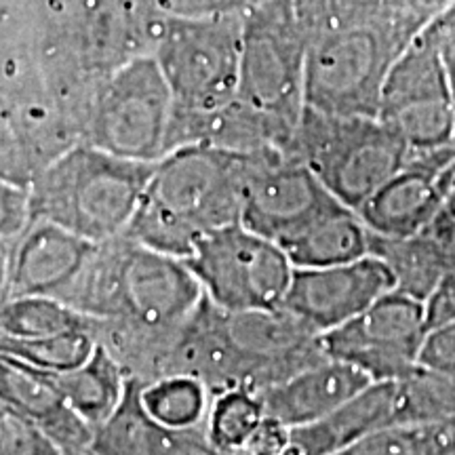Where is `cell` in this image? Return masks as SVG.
<instances>
[{
    "label": "cell",
    "mask_w": 455,
    "mask_h": 455,
    "mask_svg": "<svg viewBox=\"0 0 455 455\" xmlns=\"http://www.w3.org/2000/svg\"><path fill=\"white\" fill-rule=\"evenodd\" d=\"M203 289L186 266L146 244L118 236L101 243L61 301L91 318V333L141 384L164 378L181 325Z\"/></svg>",
    "instance_id": "6da1fadb"
},
{
    "label": "cell",
    "mask_w": 455,
    "mask_h": 455,
    "mask_svg": "<svg viewBox=\"0 0 455 455\" xmlns=\"http://www.w3.org/2000/svg\"><path fill=\"white\" fill-rule=\"evenodd\" d=\"M327 358L321 333L289 310L228 312L203 295L175 335L167 375L195 378L212 395L264 392Z\"/></svg>",
    "instance_id": "7a4b0ae2"
},
{
    "label": "cell",
    "mask_w": 455,
    "mask_h": 455,
    "mask_svg": "<svg viewBox=\"0 0 455 455\" xmlns=\"http://www.w3.org/2000/svg\"><path fill=\"white\" fill-rule=\"evenodd\" d=\"M253 158L212 146L169 152L155 164L124 236L173 258H190L204 236L241 224Z\"/></svg>",
    "instance_id": "3957f363"
},
{
    "label": "cell",
    "mask_w": 455,
    "mask_h": 455,
    "mask_svg": "<svg viewBox=\"0 0 455 455\" xmlns=\"http://www.w3.org/2000/svg\"><path fill=\"white\" fill-rule=\"evenodd\" d=\"M424 26L403 7L318 32L306 55V108L333 116H378L392 66Z\"/></svg>",
    "instance_id": "277c9868"
},
{
    "label": "cell",
    "mask_w": 455,
    "mask_h": 455,
    "mask_svg": "<svg viewBox=\"0 0 455 455\" xmlns=\"http://www.w3.org/2000/svg\"><path fill=\"white\" fill-rule=\"evenodd\" d=\"M155 164L74 146L32 181L34 220L53 221L98 244L124 236Z\"/></svg>",
    "instance_id": "5b68a950"
},
{
    "label": "cell",
    "mask_w": 455,
    "mask_h": 455,
    "mask_svg": "<svg viewBox=\"0 0 455 455\" xmlns=\"http://www.w3.org/2000/svg\"><path fill=\"white\" fill-rule=\"evenodd\" d=\"M0 181L30 188L51 163L84 144V127L24 44L0 38Z\"/></svg>",
    "instance_id": "8992f818"
},
{
    "label": "cell",
    "mask_w": 455,
    "mask_h": 455,
    "mask_svg": "<svg viewBox=\"0 0 455 455\" xmlns=\"http://www.w3.org/2000/svg\"><path fill=\"white\" fill-rule=\"evenodd\" d=\"M287 155L308 164L338 201L358 212L405 167L411 148L378 116H333L304 108Z\"/></svg>",
    "instance_id": "52a82bcc"
},
{
    "label": "cell",
    "mask_w": 455,
    "mask_h": 455,
    "mask_svg": "<svg viewBox=\"0 0 455 455\" xmlns=\"http://www.w3.org/2000/svg\"><path fill=\"white\" fill-rule=\"evenodd\" d=\"M310 32L293 0H264L243 21L238 98L295 135L306 100Z\"/></svg>",
    "instance_id": "ba28073f"
},
{
    "label": "cell",
    "mask_w": 455,
    "mask_h": 455,
    "mask_svg": "<svg viewBox=\"0 0 455 455\" xmlns=\"http://www.w3.org/2000/svg\"><path fill=\"white\" fill-rule=\"evenodd\" d=\"M244 15H167L155 47L173 110L213 112L238 98Z\"/></svg>",
    "instance_id": "9c48e42d"
},
{
    "label": "cell",
    "mask_w": 455,
    "mask_h": 455,
    "mask_svg": "<svg viewBox=\"0 0 455 455\" xmlns=\"http://www.w3.org/2000/svg\"><path fill=\"white\" fill-rule=\"evenodd\" d=\"M173 93L155 55L114 70L95 91L84 144L114 156L158 163L167 155Z\"/></svg>",
    "instance_id": "30bf717a"
},
{
    "label": "cell",
    "mask_w": 455,
    "mask_h": 455,
    "mask_svg": "<svg viewBox=\"0 0 455 455\" xmlns=\"http://www.w3.org/2000/svg\"><path fill=\"white\" fill-rule=\"evenodd\" d=\"M184 261L204 298L228 312L281 308L295 272L281 244L243 224L204 236Z\"/></svg>",
    "instance_id": "8fae6325"
},
{
    "label": "cell",
    "mask_w": 455,
    "mask_h": 455,
    "mask_svg": "<svg viewBox=\"0 0 455 455\" xmlns=\"http://www.w3.org/2000/svg\"><path fill=\"white\" fill-rule=\"evenodd\" d=\"M378 118L411 152L455 146V106L445 64L428 28L407 44L386 78Z\"/></svg>",
    "instance_id": "7c38bea8"
},
{
    "label": "cell",
    "mask_w": 455,
    "mask_h": 455,
    "mask_svg": "<svg viewBox=\"0 0 455 455\" xmlns=\"http://www.w3.org/2000/svg\"><path fill=\"white\" fill-rule=\"evenodd\" d=\"M428 331L424 301L390 291L321 338L329 358L358 369L371 382H392L419 365Z\"/></svg>",
    "instance_id": "4fadbf2b"
},
{
    "label": "cell",
    "mask_w": 455,
    "mask_h": 455,
    "mask_svg": "<svg viewBox=\"0 0 455 455\" xmlns=\"http://www.w3.org/2000/svg\"><path fill=\"white\" fill-rule=\"evenodd\" d=\"M339 204L308 164L284 152L255 155L241 224L281 244Z\"/></svg>",
    "instance_id": "5bb4252c"
},
{
    "label": "cell",
    "mask_w": 455,
    "mask_h": 455,
    "mask_svg": "<svg viewBox=\"0 0 455 455\" xmlns=\"http://www.w3.org/2000/svg\"><path fill=\"white\" fill-rule=\"evenodd\" d=\"M390 291L395 278L388 266L367 255L329 268H295L283 308L323 335L350 323Z\"/></svg>",
    "instance_id": "9a60e30c"
},
{
    "label": "cell",
    "mask_w": 455,
    "mask_h": 455,
    "mask_svg": "<svg viewBox=\"0 0 455 455\" xmlns=\"http://www.w3.org/2000/svg\"><path fill=\"white\" fill-rule=\"evenodd\" d=\"M98 243L47 220H34L3 258V301L26 295L61 299L81 275Z\"/></svg>",
    "instance_id": "2e32d148"
},
{
    "label": "cell",
    "mask_w": 455,
    "mask_h": 455,
    "mask_svg": "<svg viewBox=\"0 0 455 455\" xmlns=\"http://www.w3.org/2000/svg\"><path fill=\"white\" fill-rule=\"evenodd\" d=\"M455 156V146L411 152L398 173L358 209L369 230L382 236H411L428 228L441 213L439 178Z\"/></svg>",
    "instance_id": "e0dca14e"
},
{
    "label": "cell",
    "mask_w": 455,
    "mask_h": 455,
    "mask_svg": "<svg viewBox=\"0 0 455 455\" xmlns=\"http://www.w3.org/2000/svg\"><path fill=\"white\" fill-rule=\"evenodd\" d=\"M0 405L38 426L61 451L91 449L95 430L70 407L44 375L13 356L0 355Z\"/></svg>",
    "instance_id": "ac0fdd59"
},
{
    "label": "cell",
    "mask_w": 455,
    "mask_h": 455,
    "mask_svg": "<svg viewBox=\"0 0 455 455\" xmlns=\"http://www.w3.org/2000/svg\"><path fill=\"white\" fill-rule=\"evenodd\" d=\"M388 426H403L396 379L371 382L318 422L291 428L287 455H333Z\"/></svg>",
    "instance_id": "d6986e66"
},
{
    "label": "cell",
    "mask_w": 455,
    "mask_h": 455,
    "mask_svg": "<svg viewBox=\"0 0 455 455\" xmlns=\"http://www.w3.org/2000/svg\"><path fill=\"white\" fill-rule=\"evenodd\" d=\"M369 384L371 379L365 373L327 356L259 392V396L266 415L298 428L323 419Z\"/></svg>",
    "instance_id": "ffe728a7"
},
{
    "label": "cell",
    "mask_w": 455,
    "mask_h": 455,
    "mask_svg": "<svg viewBox=\"0 0 455 455\" xmlns=\"http://www.w3.org/2000/svg\"><path fill=\"white\" fill-rule=\"evenodd\" d=\"M98 455H221L204 430H178L158 422L141 403V382L129 379L121 407L95 430Z\"/></svg>",
    "instance_id": "44dd1931"
},
{
    "label": "cell",
    "mask_w": 455,
    "mask_h": 455,
    "mask_svg": "<svg viewBox=\"0 0 455 455\" xmlns=\"http://www.w3.org/2000/svg\"><path fill=\"white\" fill-rule=\"evenodd\" d=\"M293 268H329L371 255V230L361 213L339 204L281 243Z\"/></svg>",
    "instance_id": "7402d4cb"
},
{
    "label": "cell",
    "mask_w": 455,
    "mask_h": 455,
    "mask_svg": "<svg viewBox=\"0 0 455 455\" xmlns=\"http://www.w3.org/2000/svg\"><path fill=\"white\" fill-rule=\"evenodd\" d=\"M371 255L382 259L395 278V291L426 301L451 270L441 236L432 226L411 236L371 232Z\"/></svg>",
    "instance_id": "603a6c76"
},
{
    "label": "cell",
    "mask_w": 455,
    "mask_h": 455,
    "mask_svg": "<svg viewBox=\"0 0 455 455\" xmlns=\"http://www.w3.org/2000/svg\"><path fill=\"white\" fill-rule=\"evenodd\" d=\"M41 373L93 430L106 424L121 407L129 386L121 363L100 344L81 367L61 373Z\"/></svg>",
    "instance_id": "cb8c5ba5"
},
{
    "label": "cell",
    "mask_w": 455,
    "mask_h": 455,
    "mask_svg": "<svg viewBox=\"0 0 455 455\" xmlns=\"http://www.w3.org/2000/svg\"><path fill=\"white\" fill-rule=\"evenodd\" d=\"M91 329V318L83 316L66 301L49 295H26L3 301L0 335L15 339H36L49 335Z\"/></svg>",
    "instance_id": "d4e9b609"
},
{
    "label": "cell",
    "mask_w": 455,
    "mask_h": 455,
    "mask_svg": "<svg viewBox=\"0 0 455 455\" xmlns=\"http://www.w3.org/2000/svg\"><path fill=\"white\" fill-rule=\"evenodd\" d=\"M213 395L195 378L171 375L141 384V403L152 418L178 430H204Z\"/></svg>",
    "instance_id": "484cf974"
},
{
    "label": "cell",
    "mask_w": 455,
    "mask_h": 455,
    "mask_svg": "<svg viewBox=\"0 0 455 455\" xmlns=\"http://www.w3.org/2000/svg\"><path fill=\"white\" fill-rule=\"evenodd\" d=\"M266 418L259 392L226 390L213 396L204 435L212 447L221 455H241L255 428Z\"/></svg>",
    "instance_id": "4316f807"
},
{
    "label": "cell",
    "mask_w": 455,
    "mask_h": 455,
    "mask_svg": "<svg viewBox=\"0 0 455 455\" xmlns=\"http://www.w3.org/2000/svg\"><path fill=\"white\" fill-rule=\"evenodd\" d=\"M98 348V339L91 329L49 335L36 339H15L0 335V355L13 356L38 371L61 373L81 367Z\"/></svg>",
    "instance_id": "83f0119b"
},
{
    "label": "cell",
    "mask_w": 455,
    "mask_h": 455,
    "mask_svg": "<svg viewBox=\"0 0 455 455\" xmlns=\"http://www.w3.org/2000/svg\"><path fill=\"white\" fill-rule=\"evenodd\" d=\"M333 455H455V424L388 426Z\"/></svg>",
    "instance_id": "f1b7e54d"
},
{
    "label": "cell",
    "mask_w": 455,
    "mask_h": 455,
    "mask_svg": "<svg viewBox=\"0 0 455 455\" xmlns=\"http://www.w3.org/2000/svg\"><path fill=\"white\" fill-rule=\"evenodd\" d=\"M396 384L403 424H455V378L418 365Z\"/></svg>",
    "instance_id": "f546056e"
},
{
    "label": "cell",
    "mask_w": 455,
    "mask_h": 455,
    "mask_svg": "<svg viewBox=\"0 0 455 455\" xmlns=\"http://www.w3.org/2000/svg\"><path fill=\"white\" fill-rule=\"evenodd\" d=\"M293 4L304 26L308 28L310 41L318 32L341 21L407 7L403 0H293Z\"/></svg>",
    "instance_id": "4dcf8cb0"
},
{
    "label": "cell",
    "mask_w": 455,
    "mask_h": 455,
    "mask_svg": "<svg viewBox=\"0 0 455 455\" xmlns=\"http://www.w3.org/2000/svg\"><path fill=\"white\" fill-rule=\"evenodd\" d=\"M0 455H64L44 432L13 409L0 407Z\"/></svg>",
    "instance_id": "1f68e13d"
},
{
    "label": "cell",
    "mask_w": 455,
    "mask_h": 455,
    "mask_svg": "<svg viewBox=\"0 0 455 455\" xmlns=\"http://www.w3.org/2000/svg\"><path fill=\"white\" fill-rule=\"evenodd\" d=\"M34 221L30 188L0 181V255H7L20 243Z\"/></svg>",
    "instance_id": "d6a6232c"
},
{
    "label": "cell",
    "mask_w": 455,
    "mask_h": 455,
    "mask_svg": "<svg viewBox=\"0 0 455 455\" xmlns=\"http://www.w3.org/2000/svg\"><path fill=\"white\" fill-rule=\"evenodd\" d=\"M264 0H156L164 15L175 17H212L247 15Z\"/></svg>",
    "instance_id": "836d02e7"
},
{
    "label": "cell",
    "mask_w": 455,
    "mask_h": 455,
    "mask_svg": "<svg viewBox=\"0 0 455 455\" xmlns=\"http://www.w3.org/2000/svg\"><path fill=\"white\" fill-rule=\"evenodd\" d=\"M419 365L455 378V321L430 329L419 355Z\"/></svg>",
    "instance_id": "e575fe53"
},
{
    "label": "cell",
    "mask_w": 455,
    "mask_h": 455,
    "mask_svg": "<svg viewBox=\"0 0 455 455\" xmlns=\"http://www.w3.org/2000/svg\"><path fill=\"white\" fill-rule=\"evenodd\" d=\"M289 447H291V426L266 415L241 455H287Z\"/></svg>",
    "instance_id": "d590c367"
},
{
    "label": "cell",
    "mask_w": 455,
    "mask_h": 455,
    "mask_svg": "<svg viewBox=\"0 0 455 455\" xmlns=\"http://www.w3.org/2000/svg\"><path fill=\"white\" fill-rule=\"evenodd\" d=\"M426 28H428L436 47H439L455 106V4H451L447 11H443L441 15H436L435 20H430Z\"/></svg>",
    "instance_id": "8d00e7d4"
},
{
    "label": "cell",
    "mask_w": 455,
    "mask_h": 455,
    "mask_svg": "<svg viewBox=\"0 0 455 455\" xmlns=\"http://www.w3.org/2000/svg\"><path fill=\"white\" fill-rule=\"evenodd\" d=\"M424 306L428 329L447 325V323L455 321V268L449 270L441 278V283L436 284L430 298L424 301Z\"/></svg>",
    "instance_id": "74e56055"
},
{
    "label": "cell",
    "mask_w": 455,
    "mask_h": 455,
    "mask_svg": "<svg viewBox=\"0 0 455 455\" xmlns=\"http://www.w3.org/2000/svg\"><path fill=\"white\" fill-rule=\"evenodd\" d=\"M439 192H441V213L439 218L447 221H455V156L443 169L439 178Z\"/></svg>",
    "instance_id": "f35d334b"
},
{
    "label": "cell",
    "mask_w": 455,
    "mask_h": 455,
    "mask_svg": "<svg viewBox=\"0 0 455 455\" xmlns=\"http://www.w3.org/2000/svg\"><path fill=\"white\" fill-rule=\"evenodd\" d=\"M407 4L409 11H413L419 20H424L428 24L430 20H435L436 15H441L443 11H447L455 0H403Z\"/></svg>",
    "instance_id": "ab89813d"
},
{
    "label": "cell",
    "mask_w": 455,
    "mask_h": 455,
    "mask_svg": "<svg viewBox=\"0 0 455 455\" xmlns=\"http://www.w3.org/2000/svg\"><path fill=\"white\" fill-rule=\"evenodd\" d=\"M436 230V235L441 236L443 244H445V251L449 258V266L455 268V221H447L443 218H436L430 224Z\"/></svg>",
    "instance_id": "60d3db41"
},
{
    "label": "cell",
    "mask_w": 455,
    "mask_h": 455,
    "mask_svg": "<svg viewBox=\"0 0 455 455\" xmlns=\"http://www.w3.org/2000/svg\"><path fill=\"white\" fill-rule=\"evenodd\" d=\"M64 455H98V453H93L91 449H84V451H66Z\"/></svg>",
    "instance_id": "b9f144b4"
}]
</instances>
